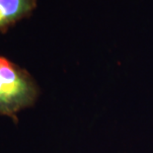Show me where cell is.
<instances>
[{
	"instance_id": "6da1fadb",
	"label": "cell",
	"mask_w": 153,
	"mask_h": 153,
	"mask_svg": "<svg viewBox=\"0 0 153 153\" xmlns=\"http://www.w3.org/2000/svg\"><path fill=\"white\" fill-rule=\"evenodd\" d=\"M40 88L30 72L0 54V116L17 120L21 111L36 103Z\"/></svg>"
},
{
	"instance_id": "7a4b0ae2",
	"label": "cell",
	"mask_w": 153,
	"mask_h": 153,
	"mask_svg": "<svg viewBox=\"0 0 153 153\" xmlns=\"http://www.w3.org/2000/svg\"><path fill=\"white\" fill-rule=\"evenodd\" d=\"M38 7V0H0V33H4Z\"/></svg>"
}]
</instances>
